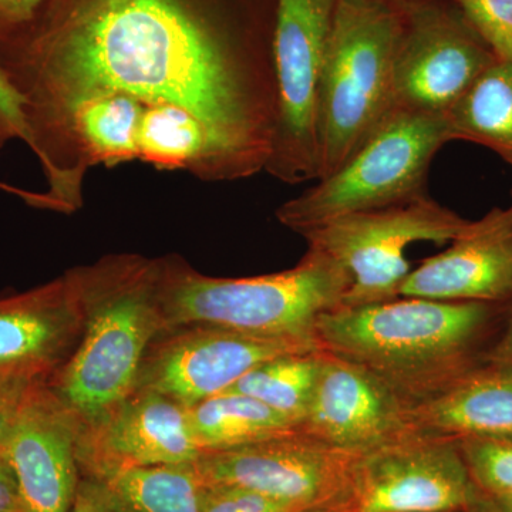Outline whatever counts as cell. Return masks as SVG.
Wrapping results in <instances>:
<instances>
[{"mask_svg": "<svg viewBox=\"0 0 512 512\" xmlns=\"http://www.w3.org/2000/svg\"><path fill=\"white\" fill-rule=\"evenodd\" d=\"M35 148L74 107L126 93L173 103L210 131L227 181L265 171L276 120L272 39L221 0H52L0 43Z\"/></svg>", "mask_w": 512, "mask_h": 512, "instance_id": "1", "label": "cell"}, {"mask_svg": "<svg viewBox=\"0 0 512 512\" xmlns=\"http://www.w3.org/2000/svg\"><path fill=\"white\" fill-rule=\"evenodd\" d=\"M508 306L399 296L325 312L315 336L320 349L362 367L413 407L487 362Z\"/></svg>", "mask_w": 512, "mask_h": 512, "instance_id": "2", "label": "cell"}, {"mask_svg": "<svg viewBox=\"0 0 512 512\" xmlns=\"http://www.w3.org/2000/svg\"><path fill=\"white\" fill-rule=\"evenodd\" d=\"M66 274L82 306V339L46 384L84 427L133 392L148 346L165 329L160 258L111 254Z\"/></svg>", "mask_w": 512, "mask_h": 512, "instance_id": "3", "label": "cell"}, {"mask_svg": "<svg viewBox=\"0 0 512 512\" xmlns=\"http://www.w3.org/2000/svg\"><path fill=\"white\" fill-rule=\"evenodd\" d=\"M349 288L345 268L313 247L291 269L247 278H215L201 274L181 256L160 258L165 328L204 323L318 343L320 315L342 305Z\"/></svg>", "mask_w": 512, "mask_h": 512, "instance_id": "4", "label": "cell"}, {"mask_svg": "<svg viewBox=\"0 0 512 512\" xmlns=\"http://www.w3.org/2000/svg\"><path fill=\"white\" fill-rule=\"evenodd\" d=\"M403 12L383 0H338L318 99V178L339 170L394 110Z\"/></svg>", "mask_w": 512, "mask_h": 512, "instance_id": "5", "label": "cell"}, {"mask_svg": "<svg viewBox=\"0 0 512 512\" xmlns=\"http://www.w3.org/2000/svg\"><path fill=\"white\" fill-rule=\"evenodd\" d=\"M446 116L394 109L335 173L276 210L302 235L338 218L382 210L427 194L429 168L450 143Z\"/></svg>", "mask_w": 512, "mask_h": 512, "instance_id": "6", "label": "cell"}, {"mask_svg": "<svg viewBox=\"0 0 512 512\" xmlns=\"http://www.w3.org/2000/svg\"><path fill=\"white\" fill-rule=\"evenodd\" d=\"M471 220L429 194L382 210L338 218L305 232L308 247L345 268L350 288L340 306H362L399 298L412 272L406 251L417 242L450 244Z\"/></svg>", "mask_w": 512, "mask_h": 512, "instance_id": "7", "label": "cell"}, {"mask_svg": "<svg viewBox=\"0 0 512 512\" xmlns=\"http://www.w3.org/2000/svg\"><path fill=\"white\" fill-rule=\"evenodd\" d=\"M338 0H275L276 120L265 171L285 184L318 178L320 76Z\"/></svg>", "mask_w": 512, "mask_h": 512, "instance_id": "8", "label": "cell"}, {"mask_svg": "<svg viewBox=\"0 0 512 512\" xmlns=\"http://www.w3.org/2000/svg\"><path fill=\"white\" fill-rule=\"evenodd\" d=\"M359 456L296 429L245 446L201 451L192 464L202 485L247 488L320 510L345 512Z\"/></svg>", "mask_w": 512, "mask_h": 512, "instance_id": "9", "label": "cell"}, {"mask_svg": "<svg viewBox=\"0 0 512 512\" xmlns=\"http://www.w3.org/2000/svg\"><path fill=\"white\" fill-rule=\"evenodd\" d=\"M497 59L456 6L414 3L394 53V109L446 116Z\"/></svg>", "mask_w": 512, "mask_h": 512, "instance_id": "10", "label": "cell"}, {"mask_svg": "<svg viewBox=\"0 0 512 512\" xmlns=\"http://www.w3.org/2000/svg\"><path fill=\"white\" fill-rule=\"evenodd\" d=\"M319 349L311 340L249 335L204 323L168 326L148 346L134 390H151L191 407L224 393L266 360Z\"/></svg>", "mask_w": 512, "mask_h": 512, "instance_id": "11", "label": "cell"}, {"mask_svg": "<svg viewBox=\"0 0 512 512\" xmlns=\"http://www.w3.org/2000/svg\"><path fill=\"white\" fill-rule=\"evenodd\" d=\"M474 494L456 437L416 430L360 454L345 512L463 511Z\"/></svg>", "mask_w": 512, "mask_h": 512, "instance_id": "12", "label": "cell"}, {"mask_svg": "<svg viewBox=\"0 0 512 512\" xmlns=\"http://www.w3.org/2000/svg\"><path fill=\"white\" fill-rule=\"evenodd\" d=\"M200 453L187 407L151 390H133L77 434L80 477L100 483L130 468L192 463Z\"/></svg>", "mask_w": 512, "mask_h": 512, "instance_id": "13", "label": "cell"}, {"mask_svg": "<svg viewBox=\"0 0 512 512\" xmlns=\"http://www.w3.org/2000/svg\"><path fill=\"white\" fill-rule=\"evenodd\" d=\"M79 426L46 382L29 390L2 450L18 481L23 512H72L80 484Z\"/></svg>", "mask_w": 512, "mask_h": 512, "instance_id": "14", "label": "cell"}, {"mask_svg": "<svg viewBox=\"0 0 512 512\" xmlns=\"http://www.w3.org/2000/svg\"><path fill=\"white\" fill-rule=\"evenodd\" d=\"M410 406L362 367L323 350L322 369L301 429L363 454L412 433Z\"/></svg>", "mask_w": 512, "mask_h": 512, "instance_id": "15", "label": "cell"}, {"mask_svg": "<svg viewBox=\"0 0 512 512\" xmlns=\"http://www.w3.org/2000/svg\"><path fill=\"white\" fill-rule=\"evenodd\" d=\"M399 296L444 302H510L512 204L471 221L440 254L412 269Z\"/></svg>", "mask_w": 512, "mask_h": 512, "instance_id": "16", "label": "cell"}, {"mask_svg": "<svg viewBox=\"0 0 512 512\" xmlns=\"http://www.w3.org/2000/svg\"><path fill=\"white\" fill-rule=\"evenodd\" d=\"M83 312L67 274L0 298V370L47 382L76 352Z\"/></svg>", "mask_w": 512, "mask_h": 512, "instance_id": "17", "label": "cell"}, {"mask_svg": "<svg viewBox=\"0 0 512 512\" xmlns=\"http://www.w3.org/2000/svg\"><path fill=\"white\" fill-rule=\"evenodd\" d=\"M414 430L512 439V366L485 362L446 392L410 409Z\"/></svg>", "mask_w": 512, "mask_h": 512, "instance_id": "18", "label": "cell"}, {"mask_svg": "<svg viewBox=\"0 0 512 512\" xmlns=\"http://www.w3.org/2000/svg\"><path fill=\"white\" fill-rule=\"evenodd\" d=\"M138 160L160 171H187L204 181H227L208 128L173 103H146L138 130Z\"/></svg>", "mask_w": 512, "mask_h": 512, "instance_id": "19", "label": "cell"}, {"mask_svg": "<svg viewBox=\"0 0 512 512\" xmlns=\"http://www.w3.org/2000/svg\"><path fill=\"white\" fill-rule=\"evenodd\" d=\"M451 140L494 151L512 167V59H497L446 114Z\"/></svg>", "mask_w": 512, "mask_h": 512, "instance_id": "20", "label": "cell"}, {"mask_svg": "<svg viewBox=\"0 0 512 512\" xmlns=\"http://www.w3.org/2000/svg\"><path fill=\"white\" fill-rule=\"evenodd\" d=\"M187 412L200 451L245 446L301 429V424L244 394L220 393L187 407Z\"/></svg>", "mask_w": 512, "mask_h": 512, "instance_id": "21", "label": "cell"}, {"mask_svg": "<svg viewBox=\"0 0 512 512\" xmlns=\"http://www.w3.org/2000/svg\"><path fill=\"white\" fill-rule=\"evenodd\" d=\"M103 484L116 512H201L192 463L130 468Z\"/></svg>", "mask_w": 512, "mask_h": 512, "instance_id": "22", "label": "cell"}, {"mask_svg": "<svg viewBox=\"0 0 512 512\" xmlns=\"http://www.w3.org/2000/svg\"><path fill=\"white\" fill-rule=\"evenodd\" d=\"M322 362V349L274 357L249 370L224 393L252 397L302 426Z\"/></svg>", "mask_w": 512, "mask_h": 512, "instance_id": "23", "label": "cell"}, {"mask_svg": "<svg viewBox=\"0 0 512 512\" xmlns=\"http://www.w3.org/2000/svg\"><path fill=\"white\" fill-rule=\"evenodd\" d=\"M457 440L478 490L485 494L512 493V439L460 437Z\"/></svg>", "mask_w": 512, "mask_h": 512, "instance_id": "24", "label": "cell"}, {"mask_svg": "<svg viewBox=\"0 0 512 512\" xmlns=\"http://www.w3.org/2000/svg\"><path fill=\"white\" fill-rule=\"evenodd\" d=\"M498 59H512V0H453Z\"/></svg>", "mask_w": 512, "mask_h": 512, "instance_id": "25", "label": "cell"}, {"mask_svg": "<svg viewBox=\"0 0 512 512\" xmlns=\"http://www.w3.org/2000/svg\"><path fill=\"white\" fill-rule=\"evenodd\" d=\"M200 505L201 512H336L229 485L201 484Z\"/></svg>", "mask_w": 512, "mask_h": 512, "instance_id": "26", "label": "cell"}, {"mask_svg": "<svg viewBox=\"0 0 512 512\" xmlns=\"http://www.w3.org/2000/svg\"><path fill=\"white\" fill-rule=\"evenodd\" d=\"M39 380L0 370V446L8 437L29 390Z\"/></svg>", "mask_w": 512, "mask_h": 512, "instance_id": "27", "label": "cell"}, {"mask_svg": "<svg viewBox=\"0 0 512 512\" xmlns=\"http://www.w3.org/2000/svg\"><path fill=\"white\" fill-rule=\"evenodd\" d=\"M50 2L52 0H0V43L29 28Z\"/></svg>", "mask_w": 512, "mask_h": 512, "instance_id": "28", "label": "cell"}, {"mask_svg": "<svg viewBox=\"0 0 512 512\" xmlns=\"http://www.w3.org/2000/svg\"><path fill=\"white\" fill-rule=\"evenodd\" d=\"M72 512H116L106 485L90 478H80Z\"/></svg>", "mask_w": 512, "mask_h": 512, "instance_id": "29", "label": "cell"}, {"mask_svg": "<svg viewBox=\"0 0 512 512\" xmlns=\"http://www.w3.org/2000/svg\"><path fill=\"white\" fill-rule=\"evenodd\" d=\"M22 127L20 101L0 73V141L15 137Z\"/></svg>", "mask_w": 512, "mask_h": 512, "instance_id": "30", "label": "cell"}, {"mask_svg": "<svg viewBox=\"0 0 512 512\" xmlns=\"http://www.w3.org/2000/svg\"><path fill=\"white\" fill-rule=\"evenodd\" d=\"M0 512H23L18 481L0 447Z\"/></svg>", "mask_w": 512, "mask_h": 512, "instance_id": "31", "label": "cell"}, {"mask_svg": "<svg viewBox=\"0 0 512 512\" xmlns=\"http://www.w3.org/2000/svg\"><path fill=\"white\" fill-rule=\"evenodd\" d=\"M487 362L503 363V365L512 366V298L510 299V306H508V315L507 320H505L503 333H501L494 348L491 349Z\"/></svg>", "mask_w": 512, "mask_h": 512, "instance_id": "32", "label": "cell"}, {"mask_svg": "<svg viewBox=\"0 0 512 512\" xmlns=\"http://www.w3.org/2000/svg\"><path fill=\"white\" fill-rule=\"evenodd\" d=\"M464 512H503L500 508L493 503L488 495H485L483 491L478 490L476 487V494H474L473 500L467 505Z\"/></svg>", "mask_w": 512, "mask_h": 512, "instance_id": "33", "label": "cell"}, {"mask_svg": "<svg viewBox=\"0 0 512 512\" xmlns=\"http://www.w3.org/2000/svg\"><path fill=\"white\" fill-rule=\"evenodd\" d=\"M485 494V493H484ZM493 500V503L497 505L503 512H512V493L504 494H485Z\"/></svg>", "mask_w": 512, "mask_h": 512, "instance_id": "34", "label": "cell"}, {"mask_svg": "<svg viewBox=\"0 0 512 512\" xmlns=\"http://www.w3.org/2000/svg\"><path fill=\"white\" fill-rule=\"evenodd\" d=\"M0 190H5L8 192H12V194L19 195L20 198H23L26 202H28L29 205H32V207H35L36 204V198H37V192H26V191H20L18 188L10 187V185H6L3 183H0Z\"/></svg>", "mask_w": 512, "mask_h": 512, "instance_id": "35", "label": "cell"}, {"mask_svg": "<svg viewBox=\"0 0 512 512\" xmlns=\"http://www.w3.org/2000/svg\"><path fill=\"white\" fill-rule=\"evenodd\" d=\"M383 2L389 3L393 8L403 10L409 8V6L414 5V3L421 2V0H383Z\"/></svg>", "mask_w": 512, "mask_h": 512, "instance_id": "36", "label": "cell"}, {"mask_svg": "<svg viewBox=\"0 0 512 512\" xmlns=\"http://www.w3.org/2000/svg\"><path fill=\"white\" fill-rule=\"evenodd\" d=\"M453 512H464V510L463 511H453Z\"/></svg>", "mask_w": 512, "mask_h": 512, "instance_id": "37", "label": "cell"}]
</instances>
